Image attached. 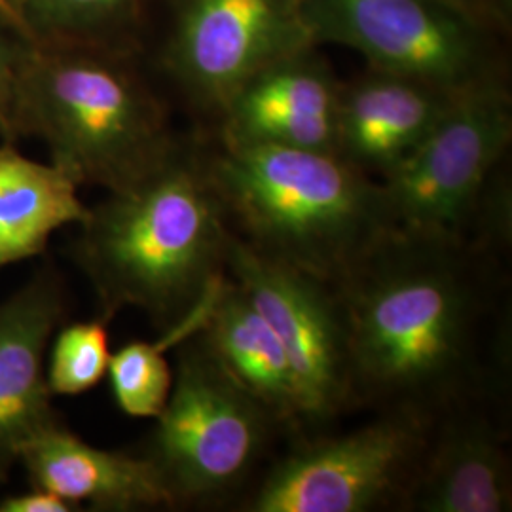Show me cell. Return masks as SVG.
<instances>
[{
    "label": "cell",
    "mask_w": 512,
    "mask_h": 512,
    "mask_svg": "<svg viewBox=\"0 0 512 512\" xmlns=\"http://www.w3.org/2000/svg\"><path fill=\"white\" fill-rule=\"evenodd\" d=\"M488 262L465 241L391 230L334 285L353 404L435 423L490 391L505 348Z\"/></svg>",
    "instance_id": "6da1fadb"
},
{
    "label": "cell",
    "mask_w": 512,
    "mask_h": 512,
    "mask_svg": "<svg viewBox=\"0 0 512 512\" xmlns=\"http://www.w3.org/2000/svg\"><path fill=\"white\" fill-rule=\"evenodd\" d=\"M230 234L202 156L177 145L145 177L90 209L74 256L101 317L137 308L169 332L202 317L226 275Z\"/></svg>",
    "instance_id": "7a4b0ae2"
},
{
    "label": "cell",
    "mask_w": 512,
    "mask_h": 512,
    "mask_svg": "<svg viewBox=\"0 0 512 512\" xmlns=\"http://www.w3.org/2000/svg\"><path fill=\"white\" fill-rule=\"evenodd\" d=\"M203 165L236 236L330 287L395 230L378 179L336 152L220 141Z\"/></svg>",
    "instance_id": "3957f363"
},
{
    "label": "cell",
    "mask_w": 512,
    "mask_h": 512,
    "mask_svg": "<svg viewBox=\"0 0 512 512\" xmlns=\"http://www.w3.org/2000/svg\"><path fill=\"white\" fill-rule=\"evenodd\" d=\"M12 141L37 137L80 186L122 190L179 145L158 97L120 55L31 44L12 101Z\"/></svg>",
    "instance_id": "277c9868"
},
{
    "label": "cell",
    "mask_w": 512,
    "mask_h": 512,
    "mask_svg": "<svg viewBox=\"0 0 512 512\" xmlns=\"http://www.w3.org/2000/svg\"><path fill=\"white\" fill-rule=\"evenodd\" d=\"M173 372L147 458L175 505L219 499L253 473L277 421L222 370L198 332L179 342Z\"/></svg>",
    "instance_id": "5b68a950"
},
{
    "label": "cell",
    "mask_w": 512,
    "mask_h": 512,
    "mask_svg": "<svg viewBox=\"0 0 512 512\" xmlns=\"http://www.w3.org/2000/svg\"><path fill=\"white\" fill-rule=\"evenodd\" d=\"M511 137V97L501 80L459 92L420 145L378 179L393 228L467 243Z\"/></svg>",
    "instance_id": "8992f818"
},
{
    "label": "cell",
    "mask_w": 512,
    "mask_h": 512,
    "mask_svg": "<svg viewBox=\"0 0 512 512\" xmlns=\"http://www.w3.org/2000/svg\"><path fill=\"white\" fill-rule=\"evenodd\" d=\"M433 423L404 412L306 440L264 476L249 512H368L404 505Z\"/></svg>",
    "instance_id": "52a82bcc"
},
{
    "label": "cell",
    "mask_w": 512,
    "mask_h": 512,
    "mask_svg": "<svg viewBox=\"0 0 512 512\" xmlns=\"http://www.w3.org/2000/svg\"><path fill=\"white\" fill-rule=\"evenodd\" d=\"M317 44L363 55L370 69L450 92L499 80L490 31L444 0H308Z\"/></svg>",
    "instance_id": "ba28073f"
},
{
    "label": "cell",
    "mask_w": 512,
    "mask_h": 512,
    "mask_svg": "<svg viewBox=\"0 0 512 512\" xmlns=\"http://www.w3.org/2000/svg\"><path fill=\"white\" fill-rule=\"evenodd\" d=\"M315 46L308 0H175L164 65L190 101L220 114L256 73Z\"/></svg>",
    "instance_id": "9c48e42d"
},
{
    "label": "cell",
    "mask_w": 512,
    "mask_h": 512,
    "mask_svg": "<svg viewBox=\"0 0 512 512\" xmlns=\"http://www.w3.org/2000/svg\"><path fill=\"white\" fill-rule=\"evenodd\" d=\"M226 275L270 323L293 366L304 427L353 406L348 338L334 287L258 253L234 232Z\"/></svg>",
    "instance_id": "30bf717a"
},
{
    "label": "cell",
    "mask_w": 512,
    "mask_h": 512,
    "mask_svg": "<svg viewBox=\"0 0 512 512\" xmlns=\"http://www.w3.org/2000/svg\"><path fill=\"white\" fill-rule=\"evenodd\" d=\"M67 313L61 279L44 270L0 302V484L23 448L54 425L46 351Z\"/></svg>",
    "instance_id": "8fae6325"
},
{
    "label": "cell",
    "mask_w": 512,
    "mask_h": 512,
    "mask_svg": "<svg viewBox=\"0 0 512 512\" xmlns=\"http://www.w3.org/2000/svg\"><path fill=\"white\" fill-rule=\"evenodd\" d=\"M340 88L313 48L289 55L256 73L224 105L220 141L334 152Z\"/></svg>",
    "instance_id": "7c38bea8"
},
{
    "label": "cell",
    "mask_w": 512,
    "mask_h": 512,
    "mask_svg": "<svg viewBox=\"0 0 512 512\" xmlns=\"http://www.w3.org/2000/svg\"><path fill=\"white\" fill-rule=\"evenodd\" d=\"M404 509L511 511V461L505 440L476 404L456 408L433 423Z\"/></svg>",
    "instance_id": "4fadbf2b"
},
{
    "label": "cell",
    "mask_w": 512,
    "mask_h": 512,
    "mask_svg": "<svg viewBox=\"0 0 512 512\" xmlns=\"http://www.w3.org/2000/svg\"><path fill=\"white\" fill-rule=\"evenodd\" d=\"M458 93L370 69L340 88L334 152L380 179L420 145Z\"/></svg>",
    "instance_id": "5bb4252c"
},
{
    "label": "cell",
    "mask_w": 512,
    "mask_h": 512,
    "mask_svg": "<svg viewBox=\"0 0 512 512\" xmlns=\"http://www.w3.org/2000/svg\"><path fill=\"white\" fill-rule=\"evenodd\" d=\"M19 463L35 488L57 494L78 509L84 503L118 512L177 507L150 459L95 448L59 421L23 448Z\"/></svg>",
    "instance_id": "9a60e30c"
},
{
    "label": "cell",
    "mask_w": 512,
    "mask_h": 512,
    "mask_svg": "<svg viewBox=\"0 0 512 512\" xmlns=\"http://www.w3.org/2000/svg\"><path fill=\"white\" fill-rule=\"evenodd\" d=\"M198 334L222 370L277 425L304 427L296 378L285 348L270 323L228 275L211 294Z\"/></svg>",
    "instance_id": "2e32d148"
},
{
    "label": "cell",
    "mask_w": 512,
    "mask_h": 512,
    "mask_svg": "<svg viewBox=\"0 0 512 512\" xmlns=\"http://www.w3.org/2000/svg\"><path fill=\"white\" fill-rule=\"evenodd\" d=\"M80 184L54 162L23 156L12 141L0 147V270L44 253L65 226L84 224L90 207Z\"/></svg>",
    "instance_id": "e0dca14e"
},
{
    "label": "cell",
    "mask_w": 512,
    "mask_h": 512,
    "mask_svg": "<svg viewBox=\"0 0 512 512\" xmlns=\"http://www.w3.org/2000/svg\"><path fill=\"white\" fill-rule=\"evenodd\" d=\"M143 0H0V16L31 44L103 46L141 14Z\"/></svg>",
    "instance_id": "ac0fdd59"
},
{
    "label": "cell",
    "mask_w": 512,
    "mask_h": 512,
    "mask_svg": "<svg viewBox=\"0 0 512 512\" xmlns=\"http://www.w3.org/2000/svg\"><path fill=\"white\" fill-rule=\"evenodd\" d=\"M158 342H129L110 355L109 378L118 408L139 420H156L169 401L175 372Z\"/></svg>",
    "instance_id": "d6986e66"
},
{
    "label": "cell",
    "mask_w": 512,
    "mask_h": 512,
    "mask_svg": "<svg viewBox=\"0 0 512 512\" xmlns=\"http://www.w3.org/2000/svg\"><path fill=\"white\" fill-rule=\"evenodd\" d=\"M46 359V382L57 397H76L103 382L109 372V319L59 327Z\"/></svg>",
    "instance_id": "ffe728a7"
},
{
    "label": "cell",
    "mask_w": 512,
    "mask_h": 512,
    "mask_svg": "<svg viewBox=\"0 0 512 512\" xmlns=\"http://www.w3.org/2000/svg\"><path fill=\"white\" fill-rule=\"evenodd\" d=\"M31 48V42L0 16V135L12 141V101L16 92L19 69ZM14 143V141H12Z\"/></svg>",
    "instance_id": "44dd1931"
},
{
    "label": "cell",
    "mask_w": 512,
    "mask_h": 512,
    "mask_svg": "<svg viewBox=\"0 0 512 512\" xmlns=\"http://www.w3.org/2000/svg\"><path fill=\"white\" fill-rule=\"evenodd\" d=\"M80 511L67 499L48 490L35 488L27 494L10 495L0 499V512H74Z\"/></svg>",
    "instance_id": "7402d4cb"
},
{
    "label": "cell",
    "mask_w": 512,
    "mask_h": 512,
    "mask_svg": "<svg viewBox=\"0 0 512 512\" xmlns=\"http://www.w3.org/2000/svg\"><path fill=\"white\" fill-rule=\"evenodd\" d=\"M476 18L488 29H505L511 19L512 0H473Z\"/></svg>",
    "instance_id": "603a6c76"
},
{
    "label": "cell",
    "mask_w": 512,
    "mask_h": 512,
    "mask_svg": "<svg viewBox=\"0 0 512 512\" xmlns=\"http://www.w3.org/2000/svg\"><path fill=\"white\" fill-rule=\"evenodd\" d=\"M444 2L452 4L454 8H458V10H461L463 14H467V16H471V18L476 19V21H480V19L476 18L475 4H473V0H444ZM480 23H482V21H480ZM482 25H484V23H482Z\"/></svg>",
    "instance_id": "cb8c5ba5"
}]
</instances>
